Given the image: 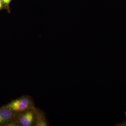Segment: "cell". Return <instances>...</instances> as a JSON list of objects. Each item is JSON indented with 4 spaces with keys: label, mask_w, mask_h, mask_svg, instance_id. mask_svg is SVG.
<instances>
[{
    "label": "cell",
    "mask_w": 126,
    "mask_h": 126,
    "mask_svg": "<svg viewBox=\"0 0 126 126\" xmlns=\"http://www.w3.org/2000/svg\"><path fill=\"white\" fill-rule=\"evenodd\" d=\"M5 107L16 112L35 108L33 99L31 97L24 96L15 100L4 106Z\"/></svg>",
    "instance_id": "6da1fadb"
},
{
    "label": "cell",
    "mask_w": 126,
    "mask_h": 126,
    "mask_svg": "<svg viewBox=\"0 0 126 126\" xmlns=\"http://www.w3.org/2000/svg\"><path fill=\"white\" fill-rule=\"evenodd\" d=\"M35 108L17 113L13 120L18 126H35L36 121Z\"/></svg>",
    "instance_id": "7a4b0ae2"
},
{
    "label": "cell",
    "mask_w": 126,
    "mask_h": 126,
    "mask_svg": "<svg viewBox=\"0 0 126 126\" xmlns=\"http://www.w3.org/2000/svg\"><path fill=\"white\" fill-rule=\"evenodd\" d=\"M17 113L4 106L0 107V126H5L7 123L13 120Z\"/></svg>",
    "instance_id": "3957f363"
},
{
    "label": "cell",
    "mask_w": 126,
    "mask_h": 126,
    "mask_svg": "<svg viewBox=\"0 0 126 126\" xmlns=\"http://www.w3.org/2000/svg\"><path fill=\"white\" fill-rule=\"evenodd\" d=\"M36 114V121L35 126H48V121L45 114L43 111L35 108Z\"/></svg>",
    "instance_id": "277c9868"
},
{
    "label": "cell",
    "mask_w": 126,
    "mask_h": 126,
    "mask_svg": "<svg viewBox=\"0 0 126 126\" xmlns=\"http://www.w3.org/2000/svg\"><path fill=\"white\" fill-rule=\"evenodd\" d=\"M11 0H1L3 4H5L7 6H9Z\"/></svg>",
    "instance_id": "5b68a950"
},
{
    "label": "cell",
    "mask_w": 126,
    "mask_h": 126,
    "mask_svg": "<svg viewBox=\"0 0 126 126\" xmlns=\"http://www.w3.org/2000/svg\"><path fill=\"white\" fill-rule=\"evenodd\" d=\"M117 126H126V121L123 122V123H120L118 124Z\"/></svg>",
    "instance_id": "8992f818"
},
{
    "label": "cell",
    "mask_w": 126,
    "mask_h": 126,
    "mask_svg": "<svg viewBox=\"0 0 126 126\" xmlns=\"http://www.w3.org/2000/svg\"><path fill=\"white\" fill-rule=\"evenodd\" d=\"M3 2H2L1 0H0V10L1 9L3 6Z\"/></svg>",
    "instance_id": "52a82bcc"
}]
</instances>
